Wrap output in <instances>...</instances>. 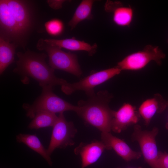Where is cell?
<instances>
[{"mask_svg": "<svg viewBox=\"0 0 168 168\" xmlns=\"http://www.w3.org/2000/svg\"><path fill=\"white\" fill-rule=\"evenodd\" d=\"M121 70L117 66L97 72L73 83L67 82L61 86L62 91L65 94L70 95L75 91H83L90 96L94 94V88L119 74Z\"/></svg>", "mask_w": 168, "mask_h": 168, "instance_id": "cell-7", "label": "cell"}, {"mask_svg": "<svg viewBox=\"0 0 168 168\" xmlns=\"http://www.w3.org/2000/svg\"><path fill=\"white\" fill-rule=\"evenodd\" d=\"M142 168V167H138V168Z\"/></svg>", "mask_w": 168, "mask_h": 168, "instance_id": "cell-25", "label": "cell"}, {"mask_svg": "<svg viewBox=\"0 0 168 168\" xmlns=\"http://www.w3.org/2000/svg\"><path fill=\"white\" fill-rule=\"evenodd\" d=\"M112 97L106 91L95 93L89 96L87 100L79 101L77 113L101 132H110L113 110L110 108L109 104Z\"/></svg>", "mask_w": 168, "mask_h": 168, "instance_id": "cell-3", "label": "cell"}, {"mask_svg": "<svg viewBox=\"0 0 168 168\" xmlns=\"http://www.w3.org/2000/svg\"><path fill=\"white\" fill-rule=\"evenodd\" d=\"M166 127H167V128H168V123L166 124Z\"/></svg>", "mask_w": 168, "mask_h": 168, "instance_id": "cell-23", "label": "cell"}, {"mask_svg": "<svg viewBox=\"0 0 168 168\" xmlns=\"http://www.w3.org/2000/svg\"><path fill=\"white\" fill-rule=\"evenodd\" d=\"M31 2L0 0V37L25 49L35 22Z\"/></svg>", "mask_w": 168, "mask_h": 168, "instance_id": "cell-1", "label": "cell"}, {"mask_svg": "<svg viewBox=\"0 0 168 168\" xmlns=\"http://www.w3.org/2000/svg\"><path fill=\"white\" fill-rule=\"evenodd\" d=\"M16 55L18 59L13 71L24 79L32 78L36 80L42 88H53L68 82L55 75L54 69L46 63L47 55L45 53H38L28 50L24 53L17 52Z\"/></svg>", "mask_w": 168, "mask_h": 168, "instance_id": "cell-2", "label": "cell"}, {"mask_svg": "<svg viewBox=\"0 0 168 168\" xmlns=\"http://www.w3.org/2000/svg\"><path fill=\"white\" fill-rule=\"evenodd\" d=\"M105 9L113 12V20L117 25L121 26H129L133 20V12L129 6H124L119 2L108 1L106 3Z\"/></svg>", "mask_w": 168, "mask_h": 168, "instance_id": "cell-14", "label": "cell"}, {"mask_svg": "<svg viewBox=\"0 0 168 168\" xmlns=\"http://www.w3.org/2000/svg\"><path fill=\"white\" fill-rule=\"evenodd\" d=\"M156 168H168V153L159 152Z\"/></svg>", "mask_w": 168, "mask_h": 168, "instance_id": "cell-21", "label": "cell"}, {"mask_svg": "<svg viewBox=\"0 0 168 168\" xmlns=\"http://www.w3.org/2000/svg\"><path fill=\"white\" fill-rule=\"evenodd\" d=\"M167 107V101L160 94H156L153 97L147 99L141 104L138 112L147 125L155 114L162 112Z\"/></svg>", "mask_w": 168, "mask_h": 168, "instance_id": "cell-13", "label": "cell"}, {"mask_svg": "<svg viewBox=\"0 0 168 168\" xmlns=\"http://www.w3.org/2000/svg\"><path fill=\"white\" fill-rule=\"evenodd\" d=\"M53 88H42V91L31 105L24 104L22 107L26 111V116L33 119L36 112L46 111L53 113H61L65 111H72L77 113L79 106L73 105L55 94Z\"/></svg>", "mask_w": 168, "mask_h": 168, "instance_id": "cell-4", "label": "cell"}, {"mask_svg": "<svg viewBox=\"0 0 168 168\" xmlns=\"http://www.w3.org/2000/svg\"><path fill=\"white\" fill-rule=\"evenodd\" d=\"M105 149L108 150L102 141H96L88 144L82 142L74 152L76 154L80 156L81 168H85L96 162Z\"/></svg>", "mask_w": 168, "mask_h": 168, "instance_id": "cell-11", "label": "cell"}, {"mask_svg": "<svg viewBox=\"0 0 168 168\" xmlns=\"http://www.w3.org/2000/svg\"><path fill=\"white\" fill-rule=\"evenodd\" d=\"M49 44L64 48L72 51H84L91 55L94 54L97 47L96 44L91 45L90 44L74 38L57 40L52 39H44Z\"/></svg>", "mask_w": 168, "mask_h": 168, "instance_id": "cell-15", "label": "cell"}, {"mask_svg": "<svg viewBox=\"0 0 168 168\" xmlns=\"http://www.w3.org/2000/svg\"><path fill=\"white\" fill-rule=\"evenodd\" d=\"M58 118L55 114L46 111L36 113L34 117L28 126L30 129L53 127Z\"/></svg>", "mask_w": 168, "mask_h": 168, "instance_id": "cell-18", "label": "cell"}, {"mask_svg": "<svg viewBox=\"0 0 168 168\" xmlns=\"http://www.w3.org/2000/svg\"><path fill=\"white\" fill-rule=\"evenodd\" d=\"M167 107H168V101H167Z\"/></svg>", "mask_w": 168, "mask_h": 168, "instance_id": "cell-24", "label": "cell"}, {"mask_svg": "<svg viewBox=\"0 0 168 168\" xmlns=\"http://www.w3.org/2000/svg\"><path fill=\"white\" fill-rule=\"evenodd\" d=\"M140 116L134 106L129 103H124L118 110H113L111 130L119 133L130 125L136 124Z\"/></svg>", "mask_w": 168, "mask_h": 168, "instance_id": "cell-10", "label": "cell"}, {"mask_svg": "<svg viewBox=\"0 0 168 168\" xmlns=\"http://www.w3.org/2000/svg\"><path fill=\"white\" fill-rule=\"evenodd\" d=\"M53 127L50 142L47 149L50 156L56 148H65L74 145L73 139L77 132L73 123L66 120L63 113L59 114Z\"/></svg>", "mask_w": 168, "mask_h": 168, "instance_id": "cell-8", "label": "cell"}, {"mask_svg": "<svg viewBox=\"0 0 168 168\" xmlns=\"http://www.w3.org/2000/svg\"><path fill=\"white\" fill-rule=\"evenodd\" d=\"M94 2V1L91 0H84L81 2L68 23L71 29L74 28L81 21L89 19L91 16Z\"/></svg>", "mask_w": 168, "mask_h": 168, "instance_id": "cell-19", "label": "cell"}, {"mask_svg": "<svg viewBox=\"0 0 168 168\" xmlns=\"http://www.w3.org/2000/svg\"><path fill=\"white\" fill-rule=\"evenodd\" d=\"M165 57V54L158 46L149 44L142 50L127 55L119 62L116 66L121 71L138 70L152 61L160 65Z\"/></svg>", "mask_w": 168, "mask_h": 168, "instance_id": "cell-6", "label": "cell"}, {"mask_svg": "<svg viewBox=\"0 0 168 168\" xmlns=\"http://www.w3.org/2000/svg\"><path fill=\"white\" fill-rule=\"evenodd\" d=\"M14 44L0 37V74L14 61L15 49Z\"/></svg>", "mask_w": 168, "mask_h": 168, "instance_id": "cell-17", "label": "cell"}, {"mask_svg": "<svg viewBox=\"0 0 168 168\" xmlns=\"http://www.w3.org/2000/svg\"><path fill=\"white\" fill-rule=\"evenodd\" d=\"M158 129L154 127L152 130H143L138 125H135L132 138L140 146L141 153L145 160L151 168H156L159 152L156 141Z\"/></svg>", "mask_w": 168, "mask_h": 168, "instance_id": "cell-9", "label": "cell"}, {"mask_svg": "<svg viewBox=\"0 0 168 168\" xmlns=\"http://www.w3.org/2000/svg\"><path fill=\"white\" fill-rule=\"evenodd\" d=\"M36 48L46 52L49 57V65L54 69L62 70L78 77L82 74L76 54L64 52L59 47L51 45L43 39L38 40Z\"/></svg>", "mask_w": 168, "mask_h": 168, "instance_id": "cell-5", "label": "cell"}, {"mask_svg": "<svg viewBox=\"0 0 168 168\" xmlns=\"http://www.w3.org/2000/svg\"><path fill=\"white\" fill-rule=\"evenodd\" d=\"M16 141L23 143L41 156L51 166L52 162L50 156L48 154L39 138L35 135L20 133L16 136Z\"/></svg>", "mask_w": 168, "mask_h": 168, "instance_id": "cell-16", "label": "cell"}, {"mask_svg": "<svg viewBox=\"0 0 168 168\" xmlns=\"http://www.w3.org/2000/svg\"><path fill=\"white\" fill-rule=\"evenodd\" d=\"M64 0H49L47 1L49 6L54 9H57L62 7L63 3Z\"/></svg>", "mask_w": 168, "mask_h": 168, "instance_id": "cell-22", "label": "cell"}, {"mask_svg": "<svg viewBox=\"0 0 168 168\" xmlns=\"http://www.w3.org/2000/svg\"><path fill=\"white\" fill-rule=\"evenodd\" d=\"M44 25L48 34L53 36L59 35L62 33L64 29L63 22L57 19H51L45 22Z\"/></svg>", "mask_w": 168, "mask_h": 168, "instance_id": "cell-20", "label": "cell"}, {"mask_svg": "<svg viewBox=\"0 0 168 168\" xmlns=\"http://www.w3.org/2000/svg\"><path fill=\"white\" fill-rule=\"evenodd\" d=\"M101 138L108 150L113 149L126 161L138 159L141 156V152L133 151L125 142L113 135L110 132H101Z\"/></svg>", "mask_w": 168, "mask_h": 168, "instance_id": "cell-12", "label": "cell"}]
</instances>
